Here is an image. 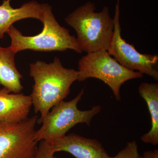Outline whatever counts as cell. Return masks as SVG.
<instances>
[{"instance_id": "obj_10", "label": "cell", "mask_w": 158, "mask_h": 158, "mask_svg": "<svg viewBox=\"0 0 158 158\" xmlns=\"http://www.w3.org/2000/svg\"><path fill=\"white\" fill-rule=\"evenodd\" d=\"M11 0H3L0 6V39L4 38L10 27L15 22L27 18L42 21L43 7L35 1L25 3L19 8L14 9L10 5Z\"/></svg>"}, {"instance_id": "obj_6", "label": "cell", "mask_w": 158, "mask_h": 158, "mask_svg": "<svg viewBox=\"0 0 158 158\" xmlns=\"http://www.w3.org/2000/svg\"><path fill=\"white\" fill-rule=\"evenodd\" d=\"M38 117L16 123L0 122V158H34L38 146L35 139Z\"/></svg>"}, {"instance_id": "obj_7", "label": "cell", "mask_w": 158, "mask_h": 158, "mask_svg": "<svg viewBox=\"0 0 158 158\" xmlns=\"http://www.w3.org/2000/svg\"><path fill=\"white\" fill-rule=\"evenodd\" d=\"M119 1L117 0L113 18L114 28L113 37L107 51L125 68L134 71H138L140 73L146 74L158 81V72L154 66L158 63V56L141 53L134 46L128 43L122 37L119 22Z\"/></svg>"}, {"instance_id": "obj_8", "label": "cell", "mask_w": 158, "mask_h": 158, "mask_svg": "<svg viewBox=\"0 0 158 158\" xmlns=\"http://www.w3.org/2000/svg\"><path fill=\"white\" fill-rule=\"evenodd\" d=\"M54 153L65 152L77 158H112L96 139L69 134L51 141H45Z\"/></svg>"}, {"instance_id": "obj_15", "label": "cell", "mask_w": 158, "mask_h": 158, "mask_svg": "<svg viewBox=\"0 0 158 158\" xmlns=\"http://www.w3.org/2000/svg\"><path fill=\"white\" fill-rule=\"evenodd\" d=\"M143 158H158V150L147 151L143 154Z\"/></svg>"}, {"instance_id": "obj_13", "label": "cell", "mask_w": 158, "mask_h": 158, "mask_svg": "<svg viewBox=\"0 0 158 158\" xmlns=\"http://www.w3.org/2000/svg\"><path fill=\"white\" fill-rule=\"evenodd\" d=\"M138 146L135 141L128 142L125 147L112 158H139Z\"/></svg>"}, {"instance_id": "obj_4", "label": "cell", "mask_w": 158, "mask_h": 158, "mask_svg": "<svg viewBox=\"0 0 158 158\" xmlns=\"http://www.w3.org/2000/svg\"><path fill=\"white\" fill-rule=\"evenodd\" d=\"M84 93L83 88L73 99L62 101L53 107L45 117L37 122L42 125L35 132L36 141H51L61 138L79 123H85L90 127L92 118L100 112L102 108L100 106H96L89 110H79L78 103Z\"/></svg>"}, {"instance_id": "obj_3", "label": "cell", "mask_w": 158, "mask_h": 158, "mask_svg": "<svg viewBox=\"0 0 158 158\" xmlns=\"http://www.w3.org/2000/svg\"><path fill=\"white\" fill-rule=\"evenodd\" d=\"M43 7L42 32L35 36H25L14 26L7 32L11 40L10 48L15 53L25 50L40 52L61 51L71 49L78 53L82 51L77 38L72 36L68 29L60 25L52 11V7L47 4Z\"/></svg>"}, {"instance_id": "obj_16", "label": "cell", "mask_w": 158, "mask_h": 158, "mask_svg": "<svg viewBox=\"0 0 158 158\" xmlns=\"http://www.w3.org/2000/svg\"><path fill=\"white\" fill-rule=\"evenodd\" d=\"M139 158H143V157H142V156H140V157H139Z\"/></svg>"}, {"instance_id": "obj_2", "label": "cell", "mask_w": 158, "mask_h": 158, "mask_svg": "<svg viewBox=\"0 0 158 158\" xmlns=\"http://www.w3.org/2000/svg\"><path fill=\"white\" fill-rule=\"evenodd\" d=\"M94 3L88 2L80 6L65 19V22L74 29L81 50L88 53L107 51L113 37L114 19L109 8L100 12L94 11Z\"/></svg>"}, {"instance_id": "obj_12", "label": "cell", "mask_w": 158, "mask_h": 158, "mask_svg": "<svg viewBox=\"0 0 158 158\" xmlns=\"http://www.w3.org/2000/svg\"><path fill=\"white\" fill-rule=\"evenodd\" d=\"M140 96L147 103L151 118L152 127L148 132L141 136L144 143L153 145L158 144V84L142 83L138 88Z\"/></svg>"}, {"instance_id": "obj_17", "label": "cell", "mask_w": 158, "mask_h": 158, "mask_svg": "<svg viewBox=\"0 0 158 158\" xmlns=\"http://www.w3.org/2000/svg\"><path fill=\"white\" fill-rule=\"evenodd\" d=\"M0 85H1V84H0Z\"/></svg>"}, {"instance_id": "obj_11", "label": "cell", "mask_w": 158, "mask_h": 158, "mask_svg": "<svg viewBox=\"0 0 158 158\" xmlns=\"http://www.w3.org/2000/svg\"><path fill=\"white\" fill-rule=\"evenodd\" d=\"M15 54L10 47L0 46V84L11 93L18 94L23 87L21 83L22 75L15 65Z\"/></svg>"}, {"instance_id": "obj_9", "label": "cell", "mask_w": 158, "mask_h": 158, "mask_svg": "<svg viewBox=\"0 0 158 158\" xmlns=\"http://www.w3.org/2000/svg\"><path fill=\"white\" fill-rule=\"evenodd\" d=\"M32 106L30 95L0 89V122L16 123L28 118Z\"/></svg>"}, {"instance_id": "obj_5", "label": "cell", "mask_w": 158, "mask_h": 158, "mask_svg": "<svg viewBox=\"0 0 158 158\" xmlns=\"http://www.w3.org/2000/svg\"><path fill=\"white\" fill-rule=\"evenodd\" d=\"M77 81L90 78L102 81L112 89L117 101L121 100L120 89L126 82L143 77L139 72L129 70L120 65L106 50L88 53L79 60Z\"/></svg>"}, {"instance_id": "obj_14", "label": "cell", "mask_w": 158, "mask_h": 158, "mask_svg": "<svg viewBox=\"0 0 158 158\" xmlns=\"http://www.w3.org/2000/svg\"><path fill=\"white\" fill-rule=\"evenodd\" d=\"M45 141H40L38 149L34 158H58Z\"/></svg>"}, {"instance_id": "obj_1", "label": "cell", "mask_w": 158, "mask_h": 158, "mask_svg": "<svg viewBox=\"0 0 158 158\" xmlns=\"http://www.w3.org/2000/svg\"><path fill=\"white\" fill-rule=\"evenodd\" d=\"M30 75L34 81L30 95L32 106L35 113L41 114L38 122L68 96L71 86L77 81L78 73L63 67L59 58L56 57L51 63L37 61L31 63Z\"/></svg>"}]
</instances>
